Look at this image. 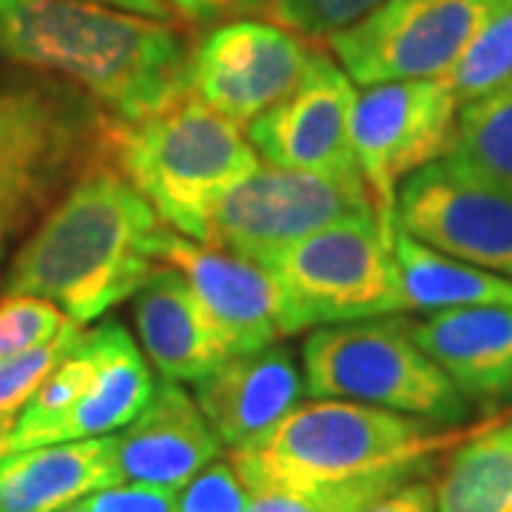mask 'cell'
Wrapping results in <instances>:
<instances>
[{
	"mask_svg": "<svg viewBox=\"0 0 512 512\" xmlns=\"http://www.w3.org/2000/svg\"><path fill=\"white\" fill-rule=\"evenodd\" d=\"M188 60L171 20L92 0H0V63L69 83L120 123L185 97Z\"/></svg>",
	"mask_w": 512,
	"mask_h": 512,
	"instance_id": "obj_1",
	"label": "cell"
},
{
	"mask_svg": "<svg viewBox=\"0 0 512 512\" xmlns=\"http://www.w3.org/2000/svg\"><path fill=\"white\" fill-rule=\"evenodd\" d=\"M165 222L111 163L86 165L9 262L3 293L55 302L89 325L131 299L157 265Z\"/></svg>",
	"mask_w": 512,
	"mask_h": 512,
	"instance_id": "obj_2",
	"label": "cell"
},
{
	"mask_svg": "<svg viewBox=\"0 0 512 512\" xmlns=\"http://www.w3.org/2000/svg\"><path fill=\"white\" fill-rule=\"evenodd\" d=\"M470 433L473 427H441L370 404L316 399L228 461L251 495L293 493L436 458Z\"/></svg>",
	"mask_w": 512,
	"mask_h": 512,
	"instance_id": "obj_3",
	"label": "cell"
},
{
	"mask_svg": "<svg viewBox=\"0 0 512 512\" xmlns=\"http://www.w3.org/2000/svg\"><path fill=\"white\" fill-rule=\"evenodd\" d=\"M111 163L177 234L205 242L222 194L254 174L259 154L228 117L185 94L137 123H111Z\"/></svg>",
	"mask_w": 512,
	"mask_h": 512,
	"instance_id": "obj_4",
	"label": "cell"
},
{
	"mask_svg": "<svg viewBox=\"0 0 512 512\" xmlns=\"http://www.w3.org/2000/svg\"><path fill=\"white\" fill-rule=\"evenodd\" d=\"M302 373L313 399L370 404L441 427L470 419V402L419 348L404 319L316 328L302 345Z\"/></svg>",
	"mask_w": 512,
	"mask_h": 512,
	"instance_id": "obj_5",
	"label": "cell"
},
{
	"mask_svg": "<svg viewBox=\"0 0 512 512\" xmlns=\"http://www.w3.org/2000/svg\"><path fill=\"white\" fill-rule=\"evenodd\" d=\"M393 234L396 225L384 217L342 222L259 265L285 288L302 330L376 319L402 311Z\"/></svg>",
	"mask_w": 512,
	"mask_h": 512,
	"instance_id": "obj_6",
	"label": "cell"
},
{
	"mask_svg": "<svg viewBox=\"0 0 512 512\" xmlns=\"http://www.w3.org/2000/svg\"><path fill=\"white\" fill-rule=\"evenodd\" d=\"M365 217L382 211L362 174L330 177L259 165L211 208L205 245L265 262L316 231Z\"/></svg>",
	"mask_w": 512,
	"mask_h": 512,
	"instance_id": "obj_7",
	"label": "cell"
},
{
	"mask_svg": "<svg viewBox=\"0 0 512 512\" xmlns=\"http://www.w3.org/2000/svg\"><path fill=\"white\" fill-rule=\"evenodd\" d=\"M393 220L441 254L512 279V177L450 151L399 185Z\"/></svg>",
	"mask_w": 512,
	"mask_h": 512,
	"instance_id": "obj_8",
	"label": "cell"
},
{
	"mask_svg": "<svg viewBox=\"0 0 512 512\" xmlns=\"http://www.w3.org/2000/svg\"><path fill=\"white\" fill-rule=\"evenodd\" d=\"M498 0H382L330 37L333 60L356 86L441 80Z\"/></svg>",
	"mask_w": 512,
	"mask_h": 512,
	"instance_id": "obj_9",
	"label": "cell"
},
{
	"mask_svg": "<svg viewBox=\"0 0 512 512\" xmlns=\"http://www.w3.org/2000/svg\"><path fill=\"white\" fill-rule=\"evenodd\" d=\"M458 100L444 80L365 86L353 106V154L384 220H393L399 185L456 146Z\"/></svg>",
	"mask_w": 512,
	"mask_h": 512,
	"instance_id": "obj_10",
	"label": "cell"
},
{
	"mask_svg": "<svg viewBox=\"0 0 512 512\" xmlns=\"http://www.w3.org/2000/svg\"><path fill=\"white\" fill-rule=\"evenodd\" d=\"M319 49L271 20H228L191 46L188 94L251 126L299 86Z\"/></svg>",
	"mask_w": 512,
	"mask_h": 512,
	"instance_id": "obj_11",
	"label": "cell"
},
{
	"mask_svg": "<svg viewBox=\"0 0 512 512\" xmlns=\"http://www.w3.org/2000/svg\"><path fill=\"white\" fill-rule=\"evenodd\" d=\"M157 262L185 276L231 356L271 348L302 330L285 288L254 259L188 239L165 225L157 239Z\"/></svg>",
	"mask_w": 512,
	"mask_h": 512,
	"instance_id": "obj_12",
	"label": "cell"
},
{
	"mask_svg": "<svg viewBox=\"0 0 512 512\" xmlns=\"http://www.w3.org/2000/svg\"><path fill=\"white\" fill-rule=\"evenodd\" d=\"M356 83L348 72L316 52L305 77L282 103L245 126V137L268 165L330 177L362 174L353 154Z\"/></svg>",
	"mask_w": 512,
	"mask_h": 512,
	"instance_id": "obj_13",
	"label": "cell"
},
{
	"mask_svg": "<svg viewBox=\"0 0 512 512\" xmlns=\"http://www.w3.org/2000/svg\"><path fill=\"white\" fill-rule=\"evenodd\" d=\"M305 373L291 350L237 353L194 382V402L228 453L248 450L302 404Z\"/></svg>",
	"mask_w": 512,
	"mask_h": 512,
	"instance_id": "obj_14",
	"label": "cell"
},
{
	"mask_svg": "<svg viewBox=\"0 0 512 512\" xmlns=\"http://www.w3.org/2000/svg\"><path fill=\"white\" fill-rule=\"evenodd\" d=\"M123 481L180 490L225 450L200 404L177 382H157L146 410L114 433Z\"/></svg>",
	"mask_w": 512,
	"mask_h": 512,
	"instance_id": "obj_15",
	"label": "cell"
},
{
	"mask_svg": "<svg viewBox=\"0 0 512 512\" xmlns=\"http://www.w3.org/2000/svg\"><path fill=\"white\" fill-rule=\"evenodd\" d=\"M131 299L143 353L163 379L194 384L231 359L214 319L177 268L157 262Z\"/></svg>",
	"mask_w": 512,
	"mask_h": 512,
	"instance_id": "obj_16",
	"label": "cell"
},
{
	"mask_svg": "<svg viewBox=\"0 0 512 512\" xmlns=\"http://www.w3.org/2000/svg\"><path fill=\"white\" fill-rule=\"evenodd\" d=\"M410 333L470 404L495 407L512 399L510 305L427 313L410 322Z\"/></svg>",
	"mask_w": 512,
	"mask_h": 512,
	"instance_id": "obj_17",
	"label": "cell"
},
{
	"mask_svg": "<svg viewBox=\"0 0 512 512\" xmlns=\"http://www.w3.org/2000/svg\"><path fill=\"white\" fill-rule=\"evenodd\" d=\"M114 484H123L114 436L0 456V512H63Z\"/></svg>",
	"mask_w": 512,
	"mask_h": 512,
	"instance_id": "obj_18",
	"label": "cell"
},
{
	"mask_svg": "<svg viewBox=\"0 0 512 512\" xmlns=\"http://www.w3.org/2000/svg\"><path fill=\"white\" fill-rule=\"evenodd\" d=\"M89 336L97 353L94 379L72 410L49 430L46 444L114 436L146 410L157 390L146 353L137 348L123 322L106 319L89 330Z\"/></svg>",
	"mask_w": 512,
	"mask_h": 512,
	"instance_id": "obj_19",
	"label": "cell"
},
{
	"mask_svg": "<svg viewBox=\"0 0 512 512\" xmlns=\"http://www.w3.org/2000/svg\"><path fill=\"white\" fill-rule=\"evenodd\" d=\"M109 143L111 137L77 140L0 165V285L20 242L86 165L109 154Z\"/></svg>",
	"mask_w": 512,
	"mask_h": 512,
	"instance_id": "obj_20",
	"label": "cell"
},
{
	"mask_svg": "<svg viewBox=\"0 0 512 512\" xmlns=\"http://www.w3.org/2000/svg\"><path fill=\"white\" fill-rule=\"evenodd\" d=\"M393 259L399 274L402 311L439 313L476 305H510L512 279L461 262L396 228Z\"/></svg>",
	"mask_w": 512,
	"mask_h": 512,
	"instance_id": "obj_21",
	"label": "cell"
},
{
	"mask_svg": "<svg viewBox=\"0 0 512 512\" xmlns=\"http://www.w3.org/2000/svg\"><path fill=\"white\" fill-rule=\"evenodd\" d=\"M436 504L439 512H512V410L453 447Z\"/></svg>",
	"mask_w": 512,
	"mask_h": 512,
	"instance_id": "obj_22",
	"label": "cell"
},
{
	"mask_svg": "<svg viewBox=\"0 0 512 512\" xmlns=\"http://www.w3.org/2000/svg\"><path fill=\"white\" fill-rule=\"evenodd\" d=\"M436 458H421L410 464H399L390 470L367 473V476L319 484L293 493H256L245 512H365L373 501H379L390 490L402 487L404 481L433 473Z\"/></svg>",
	"mask_w": 512,
	"mask_h": 512,
	"instance_id": "obj_23",
	"label": "cell"
},
{
	"mask_svg": "<svg viewBox=\"0 0 512 512\" xmlns=\"http://www.w3.org/2000/svg\"><path fill=\"white\" fill-rule=\"evenodd\" d=\"M441 80L456 94L458 106L512 89V0L495 3L464 55Z\"/></svg>",
	"mask_w": 512,
	"mask_h": 512,
	"instance_id": "obj_24",
	"label": "cell"
},
{
	"mask_svg": "<svg viewBox=\"0 0 512 512\" xmlns=\"http://www.w3.org/2000/svg\"><path fill=\"white\" fill-rule=\"evenodd\" d=\"M456 154L512 177V89L487 94L458 109Z\"/></svg>",
	"mask_w": 512,
	"mask_h": 512,
	"instance_id": "obj_25",
	"label": "cell"
},
{
	"mask_svg": "<svg viewBox=\"0 0 512 512\" xmlns=\"http://www.w3.org/2000/svg\"><path fill=\"white\" fill-rule=\"evenodd\" d=\"M83 333H86V325L72 322L63 333H57L52 342L0 362V441L15 427L23 407L32 402L37 387L46 382V376L55 370L57 362L83 339Z\"/></svg>",
	"mask_w": 512,
	"mask_h": 512,
	"instance_id": "obj_26",
	"label": "cell"
},
{
	"mask_svg": "<svg viewBox=\"0 0 512 512\" xmlns=\"http://www.w3.org/2000/svg\"><path fill=\"white\" fill-rule=\"evenodd\" d=\"M72 322V316H66L49 299L29 296V293H3L0 296V362L52 342L57 333H63Z\"/></svg>",
	"mask_w": 512,
	"mask_h": 512,
	"instance_id": "obj_27",
	"label": "cell"
},
{
	"mask_svg": "<svg viewBox=\"0 0 512 512\" xmlns=\"http://www.w3.org/2000/svg\"><path fill=\"white\" fill-rule=\"evenodd\" d=\"M382 0H262V15L293 35L316 40L345 32Z\"/></svg>",
	"mask_w": 512,
	"mask_h": 512,
	"instance_id": "obj_28",
	"label": "cell"
},
{
	"mask_svg": "<svg viewBox=\"0 0 512 512\" xmlns=\"http://www.w3.org/2000/svg\"><path fill=\"white\" fill-rule=\"evenodd\" d=\"M251 490L242 484L231 461H214L177 490L174 512H245Z\"/></svg>",
	"mask_w": 512,
	"mask_h": 512,
	"instance_id": "obj_29",
	"label": "cell"
},
{
	"mask_svg": "<svg viewBox=\"0 0 512 512\" xmlns=\"http://www.w3.org/2000/svg\"><path fill=\"white\" fill-rule=\"evenodd\" d=\"M174 498L177 490L123 481L86 495L80 507H86L89 512H174Z\"/></svg>",
	"mask_w": 512,
	"mask_h": 512,
	"instance_id": "obj_30",
	"label": "cell"
},
{
	"mask_svg": "<svg viewBox=\"0 0 512 512\" xmlns=\"http://www.w3.org/2000/svg\"><path fill=\"white\" fill-rule=\"evenodd\" d=\"M365 512H439L433 473L404 481L402 487H396V490L382 495L379 501H373Z\"/></svg>",
	"mask_w": 512,
	"mask_h": 512,
	"instance_id": "obj_31",
	"label": "cell"
},
{
	"mask_svg": "<svg viewBox=\"0 0 512 512\" xmlns=\"http://www.w3.org/2000/svg\"><path fill=\"white\" fill-rule=\"evenodd\" d=\"M174 15H183L191 23H211L234 15L262 12V0H165Z\"/></svg>",
	"mask_w": 512,
	"mask_h": 512,
	"instance_id": "obj_32",
	"label": "cell"
},
{
	"mask_svg": "<svg viewBox=\"0 0 512 512\" xmlns=\"http://www.w3.org/2000/svg\"><path fill=\"white\" fill-rule=\"evenodd\" d=\"M92 3H103V6H114L123 12H134V15H146V18L171 20L174 9L165 0H92Z\"/></svg>",
	"mask_w": 512,
	"mask_h": 512,
	"instance_id": "obj_33",
	"label": "cell"
},
{
	"mask_svg": "<svg viewBox=\"0 0 512 512\" xmlns=\"http://www.w3.org/2000/svg\"><path fill=\"white\" fill-rule=\"evenodd\" d=\"M63 512H89L86 507H80V504H74V507H69V510H63Z\"/></svg>",
	"mask_w": 512,
	"mask_h": 512,
	"instance_id": "obj_34",
	"label": "cell"
}]
</instances>
